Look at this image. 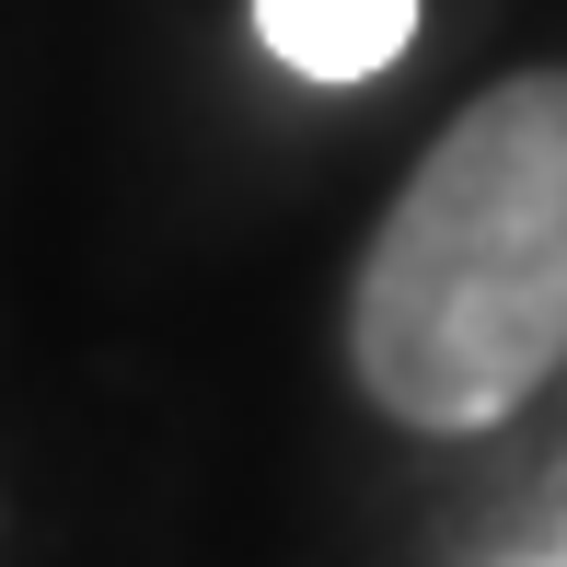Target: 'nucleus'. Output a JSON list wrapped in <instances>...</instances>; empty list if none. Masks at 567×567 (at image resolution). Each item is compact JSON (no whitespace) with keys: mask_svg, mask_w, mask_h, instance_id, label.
<instances>
[{"mask_svg":"<svg viewBox=\"0 0 567 567\" xmlns=\"http://www.w3.org/2000/svg\"><path fill=\"white\" fill-rule=\"evenodd\" d=\"M348 359L405 429H498L567 359V70L452 116L371 231Z\"/></svg>","mask_w":567,"mask_h":567,"instance_id":"nucleus-1","label":"nucleus"},{"mask_svg":"<svg viewBox=\"0 0 567 567\" xmlns=\"http://www.w3.org/2000/svg\"><path fill=\"white\" fill-rule=\"evenodd\" d=\"M255 35L301 82H371V70L405 59L417 0H255Z\"/></svg>","mask_w":567,"mask_h":567,"instance_id":"nucleus-2","label":"nucleus"}]
</instances>
